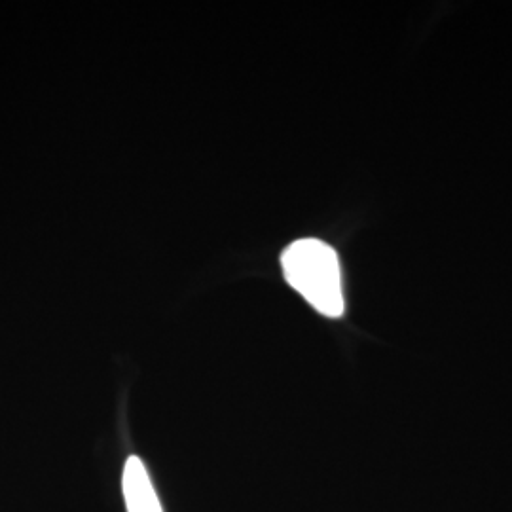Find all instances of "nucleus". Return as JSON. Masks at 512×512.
Segmentation results:
<instances>
[{"label":"nucleus","mask_w":512,"mask_h":512,"mask_svg":"<svg viewBox=\"0 0 512 512\" xmlns=\"http://www.w3.org/2000/svg\"><path fill=\"white\" fill-rule=\"evenodd\" d=\"M287 283L304 296L311 308L340 317L346 310L342 289V268L336 251L321 239H298L281 255Z\"/></svg>","instance_id":"nucleus-1"},{"label":"nucleus","mask_w":512,"mask_h":512,"mask_svg":"<svg viewBox=\"0 0 512 512\" xmlns=\"http://www.w3.org/2000/svg\"><path fill=\"white\" fill-rule=\"evenodd\" d=\"M122 490H124L128 512H164L160 499L154 492L147 467L137 456H131L126 461L124 476H122Z\"/></svg>","instance_id":"nucleus-2"}]
</instances>
